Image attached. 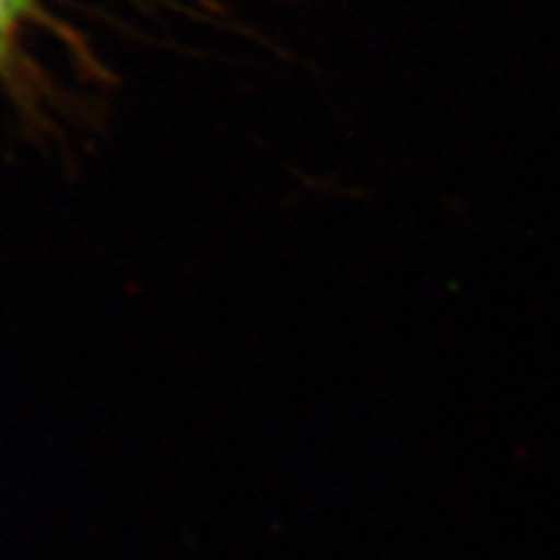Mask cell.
Returning a JSON list of instances; mask_svg holds the SVG:
<instances>
[{"mask_svg": "<svg viewBox=\"0 0 560 560\" xmlns=\"http://www.w3.org/2000/svg\"><path fill=\"white\" fill-rule=\"evenodd\" d=\"M34 13V0H0V68L9 66L19 30Z\"/></svg>", "mask_w": 560, "mask_h": 560, "instance_id": "cell-1", "label": "cell"}]
</instances>
